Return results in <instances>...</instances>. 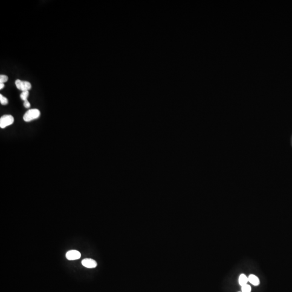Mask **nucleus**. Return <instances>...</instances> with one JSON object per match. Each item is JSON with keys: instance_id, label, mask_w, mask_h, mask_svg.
I'll return each instance as SVG.
<instances>
[{"instance_id": "nucleus-1", "label": "nucleus", "mask_w": 292, "mask_h": 292, "mask_svg": "<svg viewBox=\"0 0 292 292\" xmlns=\"http://www.w3.org/2000/svg\"><path fill=\"white\" fill-rule=\"evenodd\" d=\"M40 112L37 109H31L28 110L23 115V120L26 122H30L37 119L40 116Z\"/></svg>"}, {"instance_id": "nucleus-2", "label": "nucleus", "mask_w": 292, "mask_h": 292, "mask_svg": "<svg viewBox=\"0 0 292 292\" xmlns=\"http://www.w3.org/2000/svg\"><path fill=\"white\" fill-rule=\"evenodd\" d=\"M14 122V118L10 115H5L0 118V127L5 128L11 125Z\"/></svg>"}, {"instance_id": "nucleus-3", "label": "nucleus", "mask_w": 292, "mask_h": 292, "mask_svg": "<svg viewBox=\"0 0 292 292\" xmlns=\"http://www.w3.org/2000/svg\"><path fill=\"white\" fill-rule=\"evenodd\" d=\"M16 86L19 90L24 91H29L31 88V83L26 81H21L20 80H16L15 81Z\"/></svg>"}, {"instance_id": "nucleus-4", "label": "nucleus", "mask_w": 292, "mask_h": 292, "mask_svg": "<svg viewBox=\"0 0 292 292\" xmlns=\"http://www.w3.org/2000/svg\"><path fill=\"white\" fill-rule=\"evenodd\" d=\"M66 256L69 260H75L81 257V253L76 250H71L67 252Z\"/></svg>"}, {"instance_id": "nucleus-5", "label": "nucleus", "mask_w": 292, "mask_h": 292, "mask_svg": "<svg viewBox=\"0 0 292 292\" xmlns=\"http://www.w3.org/2000/svg\"><path fill=\"white\" fill-rule=\"evenodd\" d=\"M82 265L88 268H95L97 266V262L92 259H84L82 261Z\"/></svg>"}, {"instance_id": "nucleus-6", "label": "nucleus", "mask_w": 292, "mask_h": 292, "mask_svg": "<svg viewBox=\"0 0 292 292\" xmlns=\"http://www.w3.org/2000/svg\"><path fill=\"white\" fill-rule=\"evenodd\" d=\"M248 282H250L254 286H258L260 284V280L259 279L256 277V275L251 274L248 277Z\"/></svg>"}, {"instance_id": "nucleus-7", "label": "nucleus", "mask_w": 292, "mask_h": 292, "mask_svg": "<svg viewBox=\"0 0 292 292\" xmlns=\"http://www.w3.org/2000/svg\"><path fill=\"white\" fill-rule=\"evenodd\" d=\"M248 282V277H246L244 274H242L239 278V283L240 285L242 286L243 285H245L247 282Z\"/></svg>"}, {"instance_id": "nucleus-8", "label": "nucleus", "mask_w": 292, "mask_h": 292, "mask_svg": "<svg viewBox=\"0 0 292 292\" xmlns=\"http://www.w3.org/2000/svg\"><path fill=\"white\" fill-rule=\"evenodd\" d=\"M28 96H29V91H24V92H22L21 94V98L24 101H26L28 100L27 98Z\"/></svg>"}, {"instance_id": "nucleus-9", "label": "nucleus", "mask_w": 292, "mask_h": 292, "mask_svg": "<svg viewBox=\"0 0 292 292\" xmlns=\"http://www.w3.org/2000/svg\"><path fill=\"white\" fill-rule=\"evenodd\" d=\"M251 287L250 285L246 284L241 286L242 292H251Z\"/></svg>"}, {"instance_id": "nucleus-10", "label": "nucleus", "mask_w": 292, "mask_h": 292, "mask_svg": "<svg viewBox=\"0 0 292 292\" xmlns=\"http://www.w3.org/2000/svg\"><path fill=\"white\" fill-rule=\"evenodd\" d=\"M0 102L2 105H7L8 103V101L7 97L4 96L2 94H0Z\"/></svg>"}, {"instance_id": "nucleus-11", "label": "nucleus", "mask_w": 292, "mask_h": 292, "mask_svg": "<svg viewBox=\"0 0 292 292\" xmlns=\"http://www.w3.org/2000/svg\"><path fill=\"white\" fill-rule=\"evenodd\" d=\"M8 80V77L7 75H0V83H4L5 82H7Z\"/></svg>"}, {"instance_id": "nucleus-12", "label": "nucleus", "mask_w": 292, "mask_h": 292, "mask_svg": "<svg viewBox=\"0 0 292 292\" xmlns=\"http://www.w3.org/2000/svg\"><path fill=\"white\" fill-rule=\"evenodd\" d=\"M23 105H24V106H25V107L27 108H29L31 107V104H30V103L29 102V101H28V100H27V101H24Z\"/></svg>"}, {"instance_id": "nucleus-13", "label": "nucleus", "mask_w": 292, "mask_h": 292, "mask_svg": "<svg viewBox=\"0 0 292 292\" xmlns=\"http://www.w3.org/2000/svg\"><path fill=\"white\" fill-rule=\"evenodd\" d=\"M4 87H5L4 83H0V89H2Z\"/></svg>"}, {"instance_id": "nucleus-14", "label": "nucleus", "mask_w": 292, "mask_h": 292, "mask_svg": "<svg viewBox=\"0 0 292 292\" xmlns=\"http://www.w3.org/2000/svg\"></svg>"}]
</instances>
